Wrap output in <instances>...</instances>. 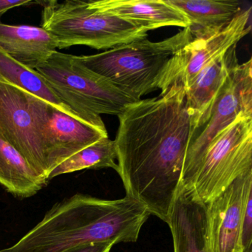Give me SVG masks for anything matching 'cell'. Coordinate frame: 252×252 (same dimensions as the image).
<instances>
[{
	"instance_id": "cell-14",
	"label": "cell",
	"mask_w": 252,
	"mask_h": 252,
	"mask_svg": "<svg viewBox=\"0 0 252 252\" xmlns=\"http://www.w3.org/2000/svg\"><path fill=\"white\" fill-rule=\"evenodd\" d=\"M55 38L42 28L0 21V49L20 64L36 69L57 51Z\"/></svg>"
},
{
	"instance_id": "cell-16",
	"label": "cell",
	"mask_w": 252,
	"mask_h": 252,
	"mask_svg": "<svg viewBox=\"0 0 252 252\" xmlns=\"http://www.w3.org/2000/svg\"><path fill=\"white\" fill-rule=\"evenodd\" d=\"M237 63L236 46H234L204 67L192 84L185 89L187 107L192 116L193 131L207 114L218 90Z\"/></svg>"
},
{
	"instance_id": "cell-18",
	"label": "cell",
	"mask_w": 252,
	"mask_h": 252,
	"mask_svg": "<svg viewBox=\"0 0 252 252\" xmlns=\"http://www.w3.org/2000/svg\"><path fill=\"white\" fill-rule=\"evenodd\" d=\"M0 80L17 85L27 92L48 101L66 114L82 121L77 114L57 95L46 80L36 70L20 64L1 49Z\"/></svg>"
},
{
	"instance_id": "cell-5",
	"label": "cell",
	"mask_w": 252,
	"mask_h": 252,
	"mask_svg": "<svg viewBox=\"0 0 252 252\" xmlns=\"http://www.w3.org/2000/svg\"><path fill=\"white\" fill-rule=\"evenodd\" d=\"M36 2L43 6L41 28L55 38L60 50L74 45L110 50L148 35L146 29L98 9L91 0Z\"/></svg>"
},
{
	"instance_id": "cell-8",
	"label": "cell",
	"mask_w": 252,
	"mask_h": 252,
	"mask_svg": "<svg viewBox=\"0 0 252 252\" xmlns=\"http://www.w3.org/2000/svg\"><path fill=\"white\" fill-rule=\"evenodd\" d=\"M0 134L30 166L48 180L42 132L33 95L0 80Z\"/></svg>"
},
{
	"instance_id": "cell-3",
	"label": "cell",
	"mask_w": 252,
	"mask_h": 252,
	"mask_svg": "<svg viewBox=\"0 0 252 252\" xmlns=\"http://www.w3.org/2000/svg\"><path fill=\"white\" fill-rule=\"evenodd\" d=\"M191 41L192 37L187 28L160 42H151L146 38L78 59L87 68L139 101L156 90L163 93L169 88V72L174 57Z\"/></svg>"
},
{
	"instance_id": "cell-2",
	"label": "cell",
	"mask_w": 252,
	"mask_h": 252,
	"mask_svg": "<svg viewBox=\"0 0 252 252\" xmlns=\"http://www.w3.org/2000/svg\"><path fill=\"white\" fill-rule=\"evenodd\" d=\"M150 215L128 195L106 200L76 194L54 205L36 226L0 252H63L94 243H135Z\"/></svg>"
},
{
	"instance_id": "cell-20",
	"label": "cell",
	"mask_w": 252,
	"mask_h": 252,
	"mask_svg": "<svg viewBox=\"0 0 252 252\" xmlns=\"http://www.w3.org/2000/svg\"><path fill=\"white\" fill-rule=\"evenodd\" d=\"M241 245L243 252H252V190L248 194L242 220Z\"/></svg>"
},
{
	"instance_id": "cell-6",
	"label": "cell",
	"mask_w": 252,
	"mask_h": 252,
	"mask_svg": "<svg viewBox=\"0 0 252 252\" xmlns=\"http://www.w3.org/2000/svg\"><path fill=\"white\" fill-rule=\"evenodd\" d=\"M252 115V60L236 63L218 90L204 119L193 131L187 149L181 184L193 182L211 144L240 115Z\"/></svg>"
},
{
	"instance_id": "cell-13",
	"label": "cell",
	"mask_w": 252,
	"mask_h": 252,
	"mask_svg": "<svg viewBox=\"0 0 252 252\" xmlns=\"http://www.w3.org/2000/svg\"><path fill=\"white\" fill-rule=\"evenodd\" d=\"M101 11L117 16L147 32L167 26L187 29V17L167 0H101L93 1Z\"/></svg>"
},
{
	"instance_id": "cell-1",
	"label": "cell",
	"mask_w": 252,
	"mask_h": 252,
	"mask_svg": "<svg viewBox=\"0 0 252 252\" xmlns=\"http://www.w3.org/2000/svg\"><path fill=\"white\" fill-rule=\"evenodd\" d=\"M118 117L114 142L126 195L167 222L194 128L185 88L175 81L158 97L139 100Z\"/></svg>"
},
{
	"instance_id": "cell-17",
	"label": "cell",
	"mask_w": 252,
	"mask_h": 252,
	"mask_svg": "<svg viewBox=\"0 0 252 252\" xmlns=\"http://www.w3.org/2000/svg\"><path fill=\"white\" fill-rule=\"evenodd\" d=\"M48 181L0 134V185L15 197L28 198L39 192Z\"/></svg>"
},
{
	"instance_id": "cell-21",
	"label": "cell",
	"mask_w": 252,
	"mask_h": 252,
	"mask_svg": "<svg viewBox=\"0 0 252 252\" xmlns=\"http://www.w3.org/2000/svg\"><path fill=\"white\" fill-rule=\"evenodd\" d=\"M115 245L116 244L112 242L94 243V244L77 246L63 252H110L112 247Z\"/></svg>"
},
{
	"instance_id": "cell-10",
	"label": "cell",
	"mask_w": 252,
	"mask_h": 252,
	"mask_svg": "<svg viewBox=\"0 0 252 252\" xmlns=\"http://www.w3.org/2000/svg\"><path fill=\"white\" fill-rule=\"evenodd\" d=\"M252 8L242 11L229 25L218 34L206 39H193L174 57L169 76V87L179 81L188 88L206 66L225 54L230 48L249 34Z\"/></svg>"
},
{
	"instance_id": "cell-4",
	"label": "cell",
	"mask_w": 252,
	"mask_h": 252,
	"mask_svg": "<svg viewBox=\"0 0 252 252\" xmlns=\"http://www.w3.org/2000/svg\"><path fill=\"white\" fill-rule=\"evenodd\" d=\"M81 120L107 131L101 115L119 116L136 100L87 68L77 56L56 51L34 69Z\"/></svg>"
},
{
	"instance_id": "cell-11",
	"label": "cell",
	"mask_w": 252,
	"mask_h": 252,
	"mask_svg": "<svg viewBox=\"0 0 252 252\" xmlns=\"http://www.w3.org/2000/svg\"><path fill=\"white\" fill-rule=\"evenodd\" d=\"M252 171L230 184L207 204L212 252H243L241 227Z\"/></svg>"
},
{
	"instance_id": "cell-7",
	"label": "cell",
	"mask_w": 252,
	"mask_h": 252,
	"mask_svg": "<svg viewBox=\"0 0 252 252\" xmlns=\"http://www.w3.org/2000/svg\"><path fill=\"white\" fill-rule=\"evenodd\" d=\"M252 171V115H240L209 147L193 182L208 204L230 184Z\"/></svg>"
},
{
	"instance_id": "cell-9",
	"label": "cell",
	"mask_w": 252,
	"mask_h": 252,
	"mask_svg": "<svg viewBox=\"0 0 252 252\" xmlns=\"http://www.w3.org/2000/svg\"><path fill=\"white\" fill-rule=\"evenodd\" d=\"M33 104L40 122L49 173L73 155L108 137L107 131L69 116L34 95Z\"/></svg>"
},
{
	"instance_id": "cell-22",
	"label": "cell",
	"mask_w": 252,
	"mask_h": 252,
	"mask_svg": "<svg viewBox=\"0 0 252 252\" xmlns=\"http://www.w3.org/2000/svg\"><path fill=\"white\" fill-rule=\"evenodd\" d=\"M33 2H33L32 0L31 1L30 0H17V1L0 0V17L9 10L12 9V8L29 5V4L33 3Z\"/></svg>"
},
{
	"instance_id": "cell-19",
	"label": "cell",
	"mask_w": 252,
	"mask_h": 252,
	"mask_svg": "<svg viewBox=\"0 0 252 252\" xmlns=\"http://www.w3.org/2000/svg\"><path fill=\"white\" fill-rule=\"evenodd\" d=\"M116 160L117 153L114 141L107 137L81 150L60 163L50 172L48 180L50 181L60 175L84 169L110 168L119 172V166Z\"/></svg>"
},
{
	"instance_id": "cell-12",
	"label": "cell",
	"mask_w": 252,
	"mask_h": 252,
	"mask_svg": "<svg viewBox=\"0 0 252 252\" xmlns=\"http://www.w3.org/2000/svg\"><path fill=\"white\" fill-rule=\"evenodd\" d=\"M174 252H212L207 204L191 187L181 184L169 219Z\"/></svg>"
},
{
	"instance_id": "cell-15",
	"label": "cell",
	"mask_w": 252,
	"mask_h": 252,
	"mask_svg": "<svg viewBox=\"0 0 252 252\" xmlns=\"http://www.w3.org/2000/svg\"><path fill=\"white\" fill-rule=\"evenodd\" d=\"M189 20L193 39H206L218 34L242 12L235 0H167Z\"/></svg>"
}]
</instances>
